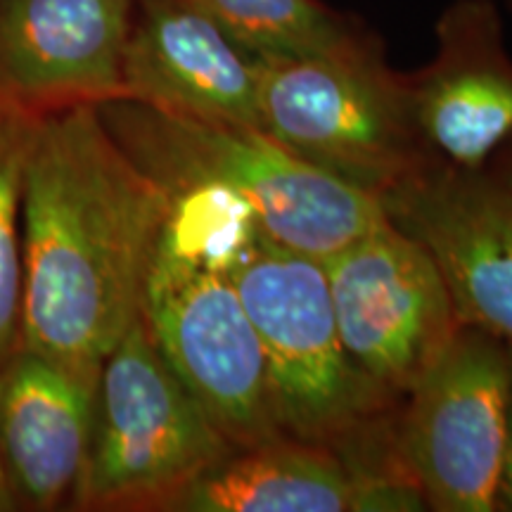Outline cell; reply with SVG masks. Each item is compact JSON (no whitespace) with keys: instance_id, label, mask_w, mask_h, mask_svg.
Instances as JSON below:
<instances>
[{"instance_id":"13","label":"cell","mask_w":512,"mask_h":512,"mask_svg":"<svg viewBox=\"0 0 512 512\" xmlns=\"http://www.w3.org/2000/svg\"><path fill=\"white\" fill-rule=\"evenodd\" d=\"M93 399L95 384L24 344L0 363V467L15 512L69 508Z\"/></svg>"},{"instance_id":"15","label":"cell","mask_w":512,"mask_h":512,"mask_svg":"<svg viewBox=\"0 0 512 512\" xmlns=\"http://www.w3.org/2000/svg\"><path fill=\"white\" fill-rule=\"evenodd\" d=\"M252 57L330 50L363 29L323 0H192Z\"/></svg>"},{"instance_id":"1","label":"cell","mask_w":512,"mask_h":512,"mask_svg":"<svg viewBox=\"0 0 512 512\" xmlns=\"http://www.w3.org/2000/svg\"><path fill=\"white\" fill-rule=\"evenodd\" d=\"M169 195L98 107L41 117L24 174L22 344L98 384L143 311Z\"/></svg>"},{"instance_id":"14","label":"cell","mask_w":512,"mask_h":512,"mask_svg":"<svg viewBox=\"0 0 512 512\" xmlns=\"http://www.w3.org/2000/svg\"><path fill=\"white\" fill-rule=\"evenodd\" d=\"M166 512H351V475L332 448L285 434L230 451Z\"/></svg>"},{"instance_id":"11","label":"cell","mask_w":512,"mask_h":512,"mask_svg":"<svg viewBox=\"0 0 512 512\" xmlns=\"http://www.w3.org/2000/svg\"><path fill=\"white\" fill-rule=\"evenodd\" d=\"M434 55L408 74L413 112L432 150L484 169L512 140V55L496 0H453L434 24Z\"/></svg>"},{"instance_id":"4","label":"cell","mask_w":512,"mask_h":512,"mask_svg":"<svg viewBox=\"0 0 512 512\" xmlns=\"http://www.w3.org/2000/svg\"><path fill=\"white\" fill-rule=\"evenodd\" d=\"M226 271L264 351L280 430L335 453L375 432L392 399L344 351L323 261L271 240L242 207Z\"/></svg>"},{"instance_id":"12","label":"cell","mask_w":512,"mask_h":512,"mask_svg":"<svg viewBox=\"0 0 512 512\" xmlns=\"http://www.w3.org/2000/svg\"><path fill=\"white\" fill-rule=\"evenodd\" d=\"M128 100L264 131L256 57L192 0H136L124 57Z\"/></svg>"},{"instance_id":"5","label":"cell","mask_w":512,"mask_h":512,"mask_svg":"<svg viewBox=\"0 0 512 512\" xmlns=\"http://www.w3.org/2000/svg\"><path fill=\"white\" fill-rule=\"evenodd\" d=\"M264 131L299 159L380 200L441 157L422 136L408 74L368 27L330 50L256 57Z\"/></svg>"},{"instance_id":"20","label":"cell","mask_w":512,"mask_h":512,"mask_svg":"<svg viewBox=\"0 0 512 512\" xmlns=\"http://www.w3.org/2000/svg\"><path fill=\"white\" fill-rule=\"evenodd\" d=\"M498 5H505V8H510L512 10V0H496Z\"/></svg>"},{"instance_id":"16","label":"cell","mask_w":512,"mask_h":512,"mask_svg":"<svg viewBox=\"0 0 512 512\" xmlns=\"http://www.w3.org/2000/svg\"><path fill=\"white\" fill-rule=\"evenodd\" d=\"M41 117L0 107V363L22 344L24 174Z\"/></svg>"},{"instance_id":"17","label":"cell","mask_w":512,"mask_h":512,"mask_svg":"<svg viewBox=\"0 0 512 512\" xmlns=\"http://www.w3.org/2000/svg\"><path fill=\"white\" fill-rule=\"evenodd\" d=\"M501 510H512V399L508 422V448H505V463L501 477Z\"/></svg>"},{"instance_id":"6","label":"cell","mask_w":512,"mask_h":512,"mask_svg":"<svg viewBox=\"0 0 512 512\" xmlns=\"http://www.w3.org/2000/svg\"><path fill=\"white\" fill-rule=\"evenodd\" d=\"M235 451L133 320L102 363L86 458L69 510L166 512L211 465Z\"/></svg>"},{"instance_id":"18","label":"cell","mask_w":512,"mask_h":512,"mask_svg":"<svg viewBox=\"0 0 512 512\" xmlns=\"http://www.w3.org/2000/svg\"><path fill=\"white\" fill-rule=\"evenodd\" d=\"M489 174H494L498 181H503L512 188V140L496 152V162L491 166Z\"/></svg>"},{"instance_id":"2","label":"cell","mask_w":512,"mask_h":512,"mask_svg":"<svg viewBox=\"0 0 512 512\" xmlns=\"http://www.w3.org/2000/svg\"><path fill=\"white\" fill-rule=\"evenodd\" d=\"M166 195L169 214L143 297L147 330L230 446L285 437L264 351L226 271L228 233L242 204L209 188Z\"/></svg>"},{"instance_id":"9","label":"cell","mask_w":512,"mask_h":512,"mask_svg":"<svg viewBox=\"0 0 512 512\" xmlns=\"http://www.w3.org/2000/svg\"><path fill=\"white\" fill-rule=\"evenodd\" d=\"M387 219L430 252L460 328L512 351V188L441 159L380 197Z\"/></svg>"},{"instance_id":"19","label":"cell","mask_w":512,"mask_h":512,"mask_svg":"<svg viewBox=\"0 0 512 512\" xmlns=\"http://www.w3.org/2000/svg\"><path fill=\"white\" fill-rule=\"evenodd\" d=\"M0 512H15V503H12L8 484H5L3 467H0Z\"/></svg>"},{"instance_id":"3","label":"cell","mask_w":512,"mask_h":512,"mask_svg":"<svg viewBox=\"0 0 512 512\" xmlns=\"http://www.w3.org/2000/svg\"><path fill=\"white\" fill-rule=\"evenodd\" d=\"M98 112L164 192L219 190L268 238L316 261L387 219L377 197L323 174L261 128L211 124L128 98L102 102Z\"/></svg>"},{"instance_id":"8","label":"cell","mask_w":512,"mask_h":512,"mask_svg":"<svg viewBox=\"0 0 512 512\" xmlns=\"http://www.w3.org/2000/svg\"><path fill=\"white\" fill-rule=\"evenodd\" d=\"M323 266L351 363L392 401L406 396L460 328L430 252L384 219Z\"/></svg>"},{"instance_id":"7","label":"cell","mask_w":512,"mask_h":512,"mask_svg":"<svg viewBox=\"0 0 512 512\" xmlns=\"http://www.w3.org/2000/svg\"><path fill=\"white\" fill-rule=\"evenodd\" d=\"M512 351L477 328L451 342L406 394L394 446L437 512L501 510Z\"/></svg>"},{"instance_id":"10","label":"cell","mask_w":512,"mask_h":512,"mask_svg":"<svg viewBox=\"0 0 512 512\" xmlns=\"http://www.w3.org/2000/svg\"><path fill=\"white\" fill-rule=\"evenodd\" d=\"M136 0H0V107L46 117L126 98Z\"/></svg>"}]
</instances>
